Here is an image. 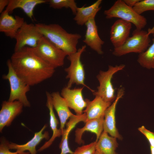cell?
I'll list each match as a JSON object with an SVG mask.
<instances>
[{
  "label": "cell",
  "instance_id": "6da1fadb",
  "mask_svg": "<svg viewBox=\"0 0 154 154\" xmlns=\"http://www.w3.org/2000/svg\"><path fill=\"white\" fill-rule=\"evenodd\" d=\"M18 76L30 86L51 77L55 68L38 55L33 48L25 47L14 51L10 59Z\"/></svg>",
  "mask_w": 154,
  "mask_h": 154
},
{
  "label": "cell",
  "instance_id": "7a4b0ae2",
  "mask_svg": "<svg viewBox=\"0 0 154 154\" xmlns=\"http://www.w3.org/2000/svg\"><path fill=\"white\" fill-rule=\"evenodd\" d=\"M35 25L44 37L68 56L77 51V45L82 37L80 35L69 33L58 24L38 23Z\"/></svg>",
  "mask_w": 154,
  "mask_h": 154
},
{
  "label": "cell",
  "instance_id": "3957f363",
  "mask_svg": "<svg viewBox=\"0 0 154 154\" xmlns=\"http://www.w3.org/2000/svg\"><path fill=\"white\" fill-rule=\"evenodd\" d=\"M104 14L107 19L119 18L132 23L138 30H142L147 24L145 17L137 13L122 0L116 1L110 8L104 11Z\"/></svg>",
  "mask_w": 154,
  "mask_h": 154
},
{
  "label": "cell",
  "instance_id": "277c9868",
  "mask_svg": "<svg viewBox=\"0 0 154 154\" xmlns=\"http://www.w3.org/2000/svg\"><path fill=\"white\" fill-rule=\"evenodd\" d=\"M8 72L3 75V79L8 80L10 84V91L8 101L13 102L18 101L25 107H30V103L28 100L26 94L30 90V86L19 77L15 72L10 62H7Z\"/></svg>",
  "mask_w": 154,
  "mask_h": 154
},
{
  "label": "cell",
  "instance_id": "5b68a950",
  "mask_svg": "<svg viewBox=\"0 0 154 154\" xmlns=\"http://www.w3.org/2000/svg\"><path fill=\"white\" fill-rule=\"evenodd\" d=\"M147 32L135 29L124 44L121 46L114 48L112 54L120 56L130 53L139 54L145 52L150 45L151 40Z\"/></svg>",
  "mask_w": 154,
  "mask_h": 154
},
{
  "label": "cell",
  "instance_id": "8992f818",
  "mask_svg": "<svg viewBox=\"0 0 154 154\" xmlns=\"http://www.w3.org/2000/svg\"><path fill=\"white\" fill-rule=\"evenodd\" d=\"M125 67L124 64L115 66L109 65L106 71H100L96 76L99 85L97 90L93 93V95L101 97L107 102L112 103L116 96L112 82V78L115 74L123 70Z\"/></svg>",
  "mask_w": 154,
  "mask_h": 154
},
{
  "label": "cell",
  "instance_id": "52a82bcc",
  "mask_svg": "<svg viewBox=\"0 0 154 154\" xmlns=\"http://www.w3.org/2000/svg\"><path fill=\"white\" fill-rule=\"evenodd\" d=\"M86 48V45H84L78 49L76 52L67 56V59L70 63L69 66L65 69V71L67 73L66 78L69 79L66 86L70 88L74 84L82 85L86 87L93 93L95 91L85 84V72L83 65L80 60L81 56L85 51Z\"/></svg>",
  "mask_w": 154,
  "mask_h": 154
},
{
  "label": "cell",
  "instance_id": "ba28073f",
  "mask_svg": "<svg viewBox=\"0 0 154 154\" xmlns=\"http://www.w3.org/2000/svg\"><path fill=\"white\" fill-rule=\"evenodd\" d=\"M33 49L42 59L55 68L63 66L64 59L68 56L44 36Z\"/></svg>",
  "mask_w": 154,
  "mask_h": 154
},
{
  "label": "cell",
  "instance_id": "9c48e42d",
  "mask_svg": "<svg viewBox=\"0 0 154 154\" xmlns=\"http://www.w3.org/2000/svg\"><path fill=\"white\" fill-rule=\"evenodd\" d=\"M43 36L35 24L28 23L25 21L15 37L16 42L14 51H18L25 46L35 48Z\"/></svg>",
  "mask_w": 154,
  "mask_h": 154
},
{
  "label": "cell",
  "instance_id": "30bf717a",
  "mask_svg": "<svg viewBox=\"0 0 154 154\" xmlns=\"http://www.w3.org/2000/svg\"><path fill=\"white\" fill-rule=\"evenodd\" d=\"M124 93V88L120 87L117 90L115 100L106 110L104 117L103 131L107 133L111 136L120 140L121 139L122 137L116 127L115 113L117 103Z\"/></svg>",
  "mask_w": 154,
  "mask_h": 154
},
{
  "label": "cell",
  "instance_id": "8fae6325",
  "mask_svg": "<svg viewBox=\"0 0 154 154\" xmlns=\"http://www.w3.org/2000/svg\"><path fill=\"white\" fill-rule=\"evenodd\" d=\"M83 87L73 89L64 88L61 90V95L66 101L69 108L73 110L76 115H80L83 112L87 103L83 98L82 91Z\"/></svg>",
  "mask_w": 154,
  "mask_h": 154
},
{
  "label": "cell",
  "instance_id": "7c38bea8",
  "mask_svg": "<svg viewBox=\"0 0 154 154\" xmlns=\"http://www.w3.org/2000/svg\"><path fill=\"white\" fill-rule=\"evenodd\" d=\"M23 104L18 101H4L0 111V132L5 126H10L15 118L22 112Z\"/></svg>",
  "mask_w": 154,
  "mask_h": 154
},
{
  "label": "cell",
  "instance_id": "4fadbf2b",
  "mask_svg": "<svg viewBox=\"0 0 154 154\" xmlns=\"http://www.w3.org/2000/svg\"><path fill=\"white\" fill-rule=\"evenodd\" d=\"M131 23L121 19L116 21L111 27L110 40L114 48H118L129 37Z\"/></svg>",
  "mask_w": 154,
  "mask_h": 154
},
{
  "label": "cell",
  "instance_id": "5bb4252c",
  "mask_svg": "<svg viewBox=\"0 0 154 154\" xmlns=\"http://www.w3.org/2000/svg\"><path fill=\"white\" fill-rule=\"evenodd\" d=\"M5 10L0 17V31L7 36L15 38L18 31L25 22L23 18L18 16L15 17L9 14Z\"/></svg>",
  "mask_w": 154,
  "mask_h": 154
},
{
  "label": "cell",
  "instance_id": "9a60e30c",
  "mask_svg": "<svg viewBox=\"0 0 154 154\" xmlns=\"http://www.w3.org/2000/svg\"><path fill=\"white\" fill-rule=\"evenodd\" d=\"M85 25L86 30L83 42L98 54H103L102 46L104 42L99 35L95 19L89 20Z\"/></svg>",
  "mask_w": 154,
  "mask_h": 154
},
{
  "label": "cell",
  "instance_id": "2e32d148",
  "mask_svg": "<svg viewBox=\"0 0 154 154\" xmlns=\"http://www.w3.org/2000/svg\"><path fill=\"white\" fill-rule=\"evenodd\" d=\"M85 100L87 105L83 112L86 114V121L104 117L106 110L112 103L105 101L98 96H95L92 101Z\"/></svg>",
  "mask_w": 154,
  "mask_h": 154
},
{
  "label": "cell",
  "instance_id": "e0dca14e",
  "mask_svg": "<svg viewBox=\"0 0 154 154\" xmlns=\"http://www.w3.org/2000/svg\"><path fill=\"white\" fill-rule=\"evenodd\" d=\"M50 94L53 108L56 111L60 120V129L63 133L67 120L74 114L71 112L66 101L59 92H54Z\"/></svg>",
  "mask_w": 154,
  "mask_h": 154
},
{
  "label": "cell",
  "instance_id": "ac0fdd59",
  "mask_svg": "<svg viewBox=\"0 0 154 154\" xmlns=\"http://www.w3.org/2000/svg\"><path fill=\"white\" fill-rule=\"evenodd\" d=\"M47 126L46 125H44L41 130L35 133L33 137L25 144L19 145L13 143H10L9 144L10 149H15L16 150V151L19 152H24L26 150H28L31 154H37V146L42 139H48L49 138L48 131H45L44 133H43Z\"/></svg>",
  "mask_w": 154,
  "mask_h": 154
},
{
  "label": "cell",
  "instance_id": "d6986e66",
  "mask_svg": "<svg viewBox=\"0 0 154 154\" xmlns=\"http://www.w3.org/2000/svg\"><path fill=\"white\" fill-rule=\"evenodd\" d=\"M104 117L98 119L88 120L85 122V125L82 128H77L75 131V141L80 145L84 143L82 136L84 132L88 131L94 133L96 135V141H97L104 131Z\"/></svg>",
  "mask_w": 154,
  "mask_h": 154
},
{
  "label": "cell",
  "instance_id": "ffe728a7",
  "mask_svg": "<svg viewBox=\"0 0 154 154\" xmlns=\"http://www.w3.org/2000/svg\"><path fill=\"white\" fill-rule=\"evenodd\" d=\"M86 118V114L84 113L80 115H74L69 118V120L66 124V128L63 132L59 145L61 150L60 154H73L74 152L70 149L68 145L69 134L77 124L81 121L85 123Z\"/></svg>",
  "mask_w": 154,
  "mask_h": 154
},
{
  "label": "cell",
  "instance_id": "44dd1931",
  "mask_svg": "<svg viewBox=\"0 0 154 154\" xmlns=\"http://www.w3.org/2000/svg\"><path fill=\"white\" fill-rule=\"evenodd\" d=\"M46 105L49 112V123L50 127L53 133L51 138L46 142L38 150V151L41 152L48 147L52 144L56 138L62 135L63 132L59 128H58V121L56 118L53 110L50 94L48 92H46Z\"/></svg>",
  "mask_w": 154,
  "mask_h": 154
},
{
  "label": "cell",
  "instance_id": "7402d4cb",
  "mask_svg": "<svg viewBox=\"0 0 154 154\" xmlns=\"http://www.w3.org/2000/svg\"><path fill=\"white\" fill-rule=\"evenodd\" d=\"M102 0H98L88 6L78 7L74 20L78 25L82 26L89 20L95 19L97 13L100 10Z\"/></svg>",
  "mask_w": 154,
  "mask_h": 154
},
{
  "label": "cell",
  "instance_id": "603a6c76",
  "mask_svg": "<svg viewBox=\"0 0 154 154\" xmlns=\"http://www.w3.org/2000/svg\"><path fill=\"white\" fill-rule=\"evenodd\" d=\"M48 3L46 0H9V3L5 10L9 13L17 8L22 9L26 15L33 20V11L38 5Z\"/></svg>",
  "mask_w": 154,
  "mask_h": 154
},
{
  "label": "cell",
  "instance_id": "cb8c5ba5",
  "mask_svg": "<svg viewBox=\"0 0 154 154\" xmlns=\"http://www.w3.org/2000/svg\"><path fill=\"white\" fill-rule=\"evenodd\" d=\"M108 134L103 131L97 142L96 150L102 154H117L115 151L118 146L117 138Z\"/></svg>",
  "mask_w": 154,
  "mask_h": 154
},
{
  "label": "cell",
  "instance_id": "d4e9b609",
  "mask_svg": "<svg viewBox=\"0 0 154 154\" xmlns=\"http://www.w3.org/2000/svg\"><path fill=\"white\" fill-rule=\"evenodd\" d=\"M152 43L143 52L139 54L137 61L143 68L147 69H154V33Z\"/></svg>",
  "mask_w": 154,
  "mask_h": 154
},
{
  "label": "cell",
  "instance_id": "484cf974",
  "mask_svg": "<svg viewBox=\"0 0 154 154\" xmlns=\"http://www.w3.org/2000/svg\"><path fill=\"white\" fill-rule=\"evenodd\" d=\"M48 3L50 7L54 9L69 8L75 15L78 7L74 0H49Z\"/></svg>",
  "mask_w": 154,
  "mask_h": 154
},
{
  "label": "cell",
  "instance_id": "4316f807",
  "mask_svg": "<svg viewBox=\"0 0 154 154\" xmlns=\"http://www.w3.org/2000/svg\"><path fill=\"white\" fill-rule=\"evenodd\" d=\"M133 9L137 13L140 15L147 11H154V0H139Z\"/></svg>",
  "mask_w": 154,
  "mask_h": 154
},
{
  "label": "cell",
  "instance_id": "83f0119b",
  "mask_svg": "<svg viewBox=\"0 0 154 154\" xmlns=\"http://www.w3.org/2000/svg\"><path fill=\"white\" fill-rule=\"evenodd\" d=\"M97 141L77 147L73 154H94L96 150Z\"/></svg>",
  "mask_w": 154,
  "mask_h": 154
},
{
  "label": "cell",
  "instance_id": "f1b7e54d",
  "mask_svg": "<svg viewBox=\"0 0 154 154\" xmlns=\"http://www.w3.org/2000/svg\"><path fill=\"white\" fill-rule=\"evenodd\" d=\"M10 143L4 137H1L0 139V154H30L27 152H19L16 151L11 152L9 150V144Z\"/></svg>",
  "mask_w": 154,
  "mask_h": 154
},
{
  "label": "cell",
  "instance_id": "f546056e",
  "mask_svg": "<svg viewBox=\"0 0 154 154\" xmlns=\"http://www.w3.org/2000/svg\"><path fill=\"white\" fill-rule=\"evenodd\" d=\"M138 130L146 137L150 146L154 147V133L147 129L144 126L138 128Z\"/></svg>",
  "mask_w": 154,
  "mask_h": 154
},
{
  "label": "cell",
  "instance_id": "4dcf8cb0",
  "mask_svg": "<svg viewBox=\"0 0 154 154\" xmlns=\"http://www.w3.org/2000/svg\"><path fill=\"white\" fill-rule=\"evenodd\" d=\"M9 0H0V13H1L6 6H7Z\"/></svg>",
  "mask_w": 154,
  "mask_h": 154
},
{
  "label": "cell",
  "instance_id": "1f68e13d",
  "mask_svg": "<svg viewBox=\"0 0 154 154\" xmlns=\"http://www.w3.org/2000/svg\"><path fill=\"white\" fill-rule=\"evenodd\" d=\"M140 0H123L124 2L128 6L133 7Z\"/></svg>",
  "mask_w": 154,
  "mask_h": 154
},
{
  "label": "cell",
  "instance_id": "d6a6232c",
  "mask_svg": "<svg viewBox=\"0 0 154 154\" xmlns=\"http://www.w3.org/2000/svg\"><path fill=\"white\" fill-rule=\"evenodd\" d=\"M149 35L153 34L154 33V26L151 28H149L147 31Z\"/></svg>",
  "mask_w": 154,
  "mask_h": 154
},
{
  "label": "cell",
  "instance_id": "836d02e7",
  "mask_svg": "<svg viewBox=\"0 0 154 154\" xmlns=\"http://www.w3.org/2000/svg\"><path fill=\"white\" fill-rule=\"evenodd\" d=\"M150 149L151 154H154V147L150 146Z\"/></svg>",
  "mask_w": 154,
  "mask_h": 154
},
{
  "label": "cell",
  "instance_id": "e575fe53",
  "mask_svg": "<svg viewBox=\"0 0 154 154\" xmlns=\"http://www.w3.org/2000/svg\"><path fill=\"white\" fill-rule=\"evenodd\" d=\"M94 154H102L100 152L96 150Z\"/></svg>",
  "mask_w": 154,
  "mask_h": 154
}]
</instances>
